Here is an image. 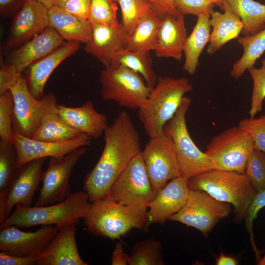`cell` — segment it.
<instances>
[{"instance_id":"484cf974","label":"cell","mask_w":265,"mask_h":265,"mask_svg":"<svg viewBox=\"0 0 265 265\" xmlns=\"http://www.w3.org/2000/svg\"><path fill=\"white\" fill-rule=\"evenodd\" d=\"M210 22L212 31L207 52L211 55L219 50L226 43L238 38L243 28L240 18L227 9L222 13L212 12Z\"/></svg>"},{"instance_id":"b9f144b4","label":"cell","mask_w":265,"mask_h":265,"mask_svg":"<svg viewBox=\"0 0 265 265\" xmlns=\"http://www.w3.org/2000/svg\"><path fill=\"white\" fill-rule=\"evenodd\" d=\"M0 94L16 85L22 76V72L14 65L3 61L0 56Z\"/></svg>"},{"instance_id":"7bdbcfd3","label":"cell","mask_w":265,"mask_h":265,"mask_svg":"<svg viewBox=\"0 0 265 265\" xmlns=\"http://www.w3.org/2000/svg\"><path fill=\"white\" fill-rule=\"evenodd\" d=\"M265 207V189L258 192L250 203L244 217L245 225L247 231L250 234L251 244L254 249L257 248L253 234V221L259 211Z\"/></svg>"},{"instance_id":"2e32d148","label":"cell","mask_w":265,"mask_h":265,"mask_svg":"<svg viewBox=\"0 0 265 265\" xmlns=\"http://www.w3.org/2000/svg\"><path fill=\"white\" fill-rule=\"evenodd\" d=\"M0 229V251L24 256H39L58 230L54 225L43 226L34 232L23 231L15 226Z\"/></svg>"},{"instance_id":"83f0119b","label":"cell","mask_w":265,"mask_h":265,"mask_svg":"<svg viewBox=\"0 0 265 265\" xmlns=\"http://www.w3.org/2000/svg\"><path fill=\"white\" fill-rule=\"evenodd\" d=\"M229 9L240 19L243 36L255 34L265 26V5L254 0H224L223 10Z\"/></svg>"},{"instance_id":"5b68a950","label":"cell","mask_w":265,"mask_h":265,"mask_svg":"<svg viewBox=\"0 0 265 265\" xmlns=\"http://www.w3.org/2000/svg\"><path fill=\"white\" fill-rule=\"evenodd\" d=\"M188 187L189 190L205 191L217 200L232 205L238 223L244 218L257 193L244 173L217 169L190 177Z\"/></svg>"},{"instance_id":"f5cc1de1","label":"cell","mask_w":265,"mask_h":265,"mask_svg":"<svg viewBox=\"0 0 265 265\" xmlns=\"http://www.w3.org/2000/svg\"><path fill=\"white\" fill-rule=\"evenodd\" d=\"M223 10L224 0H212Z\"/></svg>"},{"instance_id":"277c9868","label":"cell","mask_w":265,"mask_h":265,"mask_svg":"<svg viewBox=\"0 0 265 265\" xmlns=\"http://www.w3.org/2000/svg\"><path fill=\"white\" fill-rule=\"evenodd\" d=\"M192 89V85L186 77L158 78L146 105L138 110V118L150 138L163 132L164 125L177 111L185 94Z\"/></svg>"},{"instance_id":"bcb514c9","label":"cell","mask_w":265,"mask_h":265,"mask_svg":"<svg viewBox=\"0 0 265 265\" xmlns=\"http://www.w3.org/2000/svg\"><path fill=\"white\" fill-rule=\"evenodd\" d=\"M156 13L161 18L171 16H181L176 9L175 0H148Z\"/></svg>"},{"instance_id":"52a82bcc","label":"cell","mask_w":265,"mask_h":265,"mask_svg":"<svg viewBox=\"0 0 265 265\" xmlns=\"http://www.w3.org/2000/svg\"><path fill=\"white\" fill-rule=\"evenodd\" d=\"M101 94L105 100H112L123 107L137 109L145 106L151 91L143 77L125 67L111 64L100 77Z\"/></svg>"},{"instance_id":"d4e9b609","label":"cell","mask_w":265,"mask_h":265,"mask_svg":"<svg viewBox=\"0 0 265 265\" xmlns=\"http://www.w3.org/2000/svg\"><path fill=\"white\" fill-rule=\"evenodd\" d=\"M49 26L64 40L86 43L92 36V25L88 19L73 15L53 5L48 8Z\"/></svg>"},{"instance_id":"11a10c76","label":"cell","mask_w":265,"mask_h":265,"mask_svg":"<svg viewBox=\"0 0 265 265\" xmlns=\"http://www.w3.org/2000/svg\"><path fill=\"white\" fill-rule=\"evenodd\" d=\"M114 0V1H115V2H117V1H118V0Z\"/></svg>"},{"instance_id":"ab89813d","label":"cell","mask_w":265,"mask_h":265,"mask_svg":"<svg viewBox=\"0 0 265 265\" xmlns=\"http://www.w3.org/2000/svg\"><path fill=\"white\" fill-rule=\"evenodd\" d=\"M238 126L251 135L254 149L265 153V114L256 118L250 117L241 120Z\"/></svg>"},{"instance_id":"f1b7e54d","label":"cell","mask_w":265,"mask_h":265,"mask_svg":"<svg viewBox=\"0 0 265 265\" xmlns=\"http://www.w3.org/2000/svg\"><path fill=\"white\" fill-rule=\"evenodd\" d=\"M161 21L155 11L145 17L128 35L126 50L133 53L154 51Z\"/></svg>"},{"instance_id":"f907efd6","label":"cell","mask_w":265,"mask_h":265,"mask_svg":"<svg viewBox=\"0 0 265 265\" xmlns=\"http://www.w3.org/2000/svg\"><path fill=\"white\" fill-rule=\"evenodd\" d=\"M43 3L48 8L54 5L56 0H35Z\"/></svg>"},{"instance_id":"d6a6232c","label":"cell","mask_w":265,"mask_h":265,"mask_svg":"<svg viewBox=\"0 0 265 265\" xmlns=\"http://www.w3.org/2000/svg\"><path fill=\"white\" fill-rule=\"evenodd\" d=\"M17 154L12 143L0 140V216L3 214L6 196L18 170Z\"/></svg>"},{"instance_id":"db71d44e","label":"cell","mask_w":265,"mask_h":265,"mask_svg":"<svg viewBox=\"0 0 265 265\" xmlns=\"http://www.w3.org/2000/svg\"><path fill=\"white\" fill-rule=\"evenodd\" d=\"M257 263V264L259 265H265V254L264 257L261 258Z\"/></svg>"},{"instance_id":"4316f807","label":"cell","mask_w":265,"mask_h":265,"mask_svg":"<svg viewBox=\"0 0 265 265\" xmlns=\"http://www.w3.org/2000/svg\"><path fill=\"white\" fill-rule=\"evenodd\" d=\"M211 14L197 16V22L190 34L187 36L184 49L185 57L183 70L189 75L194 74L199 65V58L203 49L209 42L211 33Z\"/></svg>"},{"instance_id":"d590c367","label":"cell","mask_w":265,"mask_h":265,"mask_svg":"<svg viewBox=\"0 0 265 265\" xmlns=\"http://www.w3.org/2000/svg\"><path fill=\"white\" fill-rule=\"evenodd\" d=\"M244 174L257 192L265 189V153L254 149L248 158Z\"/></svg>"},{"instance_id":"7dc6e473","label":"cell","mask_w":265,"mask_h":265,"mask_svg":"<svg viewBox=\"0 0 265 265\" xmlns=\"http://www.w3.org/2000/svg\"><path fill=\"white\" fill-rule=\"evenodd\" d=\"M26 0H0V13L5 17L13 15L21 9Z\"/></svg>"},{"instance_id":"d6986e66","label":"cell","mask_w":265,"mask_h":265,"mask_svg":"<svg viewBox=\"0 0 265 265\" xmlns=\"http://www.w3.org/2000/svg\"><path fill=\"white\" fill-rule=\"evenodd\" d=\"M91 23L92 36L85 43L84 51L98 59L105 67L108 66L117 53L126 50L128 34L121 23L114 25Z\"/></svg>"},{"instance_id":"30bf717a","label":"cell","mask_w":265,"mask_h":265,"mask_svg":"<svg viewBox=\"0 0 265 265\" xmlns=\"http://www.w3.org/2000/svg\"><path fill=\"white\" fill-rule=\"evenodd\" d=\"M232 211L231 204L217 200L205 191L191 189L183 207L168 220L193 227L207 237Z\"/></svg>"},{"instance_id":"e0dca14e","label":"cell","mask_w":265,"mask_h":265,"mask_svg":"<svg viewBox=\"0 0 265 265\" xmlns=\"http://www.w3.org/2000/svg\"><path fill=\"white\" fill-rule=\"evenodd\" d=\"M49 26L48 8L35 0H26L14 16L4 50H11Z\"/></svg>"},{"instance_id":"ee69618b","label":"cell","mask_w":265,"mask_h":265,"mask_svg":"<svg viewBox=\"0 0 265 265\" xmlns=\"http://www.w3.org/2000/svg\"><path fill=\"white\" fill-rule=\"evenodd\" d=\"M91 2V0H67L62 8L73 15L88 19Z\"/></svg>"},{"instance_id":"8fae6325","label":"cell","mask_w":265,"mask_h":265,"mask_svg":"<svg viewBox=\"0 0 265 265\" xmlns=\"http://www.w3.org/2000/svg\"><path fill=\"white\" fill-rule=\"evenodd\" d=\"M156 195L141 152L131 160L115 180L107 196L124 205L147 207Z\"/></svg>"},{"instance_id":"cb8c5ba5","label":"cell","mask_w":265,"mask_h":265,"mask_svg":"<svg viewBox=\"0 0 265 265\" xmlns=\"http://www.w3.org/2000/svg\"><path fill=\"white\" fill-rule=\"evenodd\" d=\"M187 38L184 17L166 16L162 19L154 50L159 58L171 57L179 61Z\"/></svg>"},{"instance_id":"8d00e7d4","label":"cell","mask_w":265,"mask_h":265,"mask_svg":"<svg viewBox=\"0 0 265 265\" xmlns=\"http://www.w3.org/2000/svg\"><path fill=\"white\" fill-rule=\"evenodd\" d=\"M247 71L253 82L248 114L250 117H254L262 110L265 99V58L262 60V66L260 68L253 67Z\"/></svg>"},{"instance_id":"603a6c76","label":"cell","mask_w":265,"mask_h":265,"mask_svg":"<svg viewBox=\"0 0 265 265\" xmlns=\"http://www.w3.org/2000/svg\"><path fill=\"white\" fill-rule=\"evenodd\" d=\"M57 108L58 114L66 124L92 138L101 136L108 125L106 115L98 112L91 101L79 107L57 105Z\"/></svg>"},{"instance_id":"f546056e","label":"cell","mask_w":265,"mask_h":265,"mask_svg":"<svg viewBox=\"0 0 265 265\" xmlns=\"http://www.w3.org/2000/svg\"><path fill=\"white\" fill-rule=\"evenodd\" d=\"M238 41L242 47L243 53L233 64L230 72L235 79L240 78L246 70L254 67L265 52V26L254 35L238 37Z\"/></svg>"},{"instance_id":"f6af8a7d","label":"cell","mask_w":265,"mask_h":265,"mask_svg":"<svg viewBox=\"0 0 265 265\" xmlns=\"http://www.w3.org/2000/svg\"><path fill=\"white\" fill-rule=\"evenodd\" d=\"M38 256H18L0 252V265H31L37 264Z\"/></svg>"},{"instance_id":"8992f818","label":"cell","mask_w":265,"mask_h":265,"mask_svg":"<svg viewBox=\"0 0 265 265\" xmlns=\"http://www.w3.org/2000/svg\"><path fill=\"white\" fill-rule=\"evenodd\" d=\"M191 100L184 97L177 111L164 125L163 132L172 139L181 176L188 178L214 169L209 158L192 140L188 131L186 116Z\"/></svg>"},{"instance_id":"7a4b0ae2","label":"cell","mask_w":265,"mask_h":265,"mask_svg":"<svg viewBox=\"0 0 265 265\" xmlns=\"http://www.w3.org/2000/svg\"><path fill=\"white\" fill-rule=\"evenodd\" d=\"M84 191L71 193L63 201L42 206L25 207L17 204L13 212L0 225L26 228L42 225H54L58 230L77 223L89 211L91 204Z\"/></svg>"},{"instance_id":"836d02e7","label":"cell","mask_w":265,"mask_h":265,"mask_svg":"<svg viewBox=\"0 0 265 265\" xmlns=\"http://www.w3.org/2000/svg\"><path fill=\"white\" fill-rule=\"evenodd\" d=\"M162 247L154 238L144 239L134 243L129 256V265H163Z\"/></svg>"},{"instance_id":"f35d334b","label":"cell","mask_w":265,"mask_h":265,"mask_svg":"<svg viewBox=\"0 0 265 265\" xmlns=\"http://www.w3.org/2000/svg\"><path fill=\"white\" fill-rule=\"evenodd\" d=\"M118 7L113 0H91L88 20L91 23L114 25L117 20Z\"/></svg>"},{"instance_id":"3957f363","label":"cell","mask_w":265,"mask_h":265,"mask_svg":"<svg viewBox=\"0 0 265 265\" xmlns=\"http://www.w3.org/2000/svg\"><path fill=\"white\" fill-rule=\"evenodd\" d=\"M147 209L124 205L106 196L92 202L82 219L91 234L115 240L132 229H145Z\"/></svg>"},{"instance_id":"60d3db41","label":"cell","mask_w":265,"mask_h":265,"mask_svg":"<svg viewBox=\"0 0 265 265\" xmlns=\"http://www.w3.org/2000/svg\"><path fill=\"white\" fill-rule=\"evenodd\" d=\"M176 9L184 16H199L202 14H211L216 3L212 0H175Z\"/></svg>"},{"instance_id":"74e56055","label":"cell","mask_w":265,"mask_h":265,"mask_svg":"<svg viewBox=\"0 0 265 265\" xmlns=\"http://www.w3.org/2000/svg\"><path fill=\"white\" fill-rule=\"evenodd\" d=\"M13 99L10 90L0 94V140L13 143Z\"/></svg>"},{"instance_id":"1f68e13d","label":"cell","mask_w":265,"mask_h":265,"mask_svg":"<svg viewBox=\"0 0 265 265\" xmlns=\"http://www.w3.org/2000/svg\"><path fill=\"white\" fill-rule=\"evenodd\" d=\"M149 53H133L125 50L114 56L111 64L121 65L138 73L152 89L156 84L158 77L153 68Z\"/></svg>"},{"instance_id":"ffe728a7","label":"cell","mask_w":265,"mask_h":265,"mask_svg":"<svg viewBox=\"0 0 265 265\" xmlns=\"http://www.w3.org/2000/svg\"><path fill=\"white\" fill-rule=\"evenodd\" d=\"M77 223L61 228L38 256V265H87L81 258L76 240Z\"/></svg>"},{"instance_id":"7c38bea8","label":"cell","mask_w":265,"mask_h":265,"mask_svg":"<svg viewBox=\"0 0 265 265\" xmlns=\"http://www.w3.org/2000/svg\"><path fill=\"white\" fill-rule=\"evenodd\" d=\"M141 156L156 194L169 181L181 176L173 142L164 132L150 138Z\"/></svg>"},{"instance_id":"ac0fdd59","label":"cell","mask_w":265,"mask_h":265,"mask_svg":"<svg viewBox=\"0 0 265 265\" xmlns=\"http://www.w3.org/2000/svg\"><path fill=\"white\" fill-rule=\"evenodd\" d=\"M188 179L183 176L177 177L158 192L148 205L145 229L153 224H163L183 207L189 191Z\"/></svg>"},{"instance_id":"4dcf8cb0","label":"cell","mask_w":265,"mask_h":265,"mask_svg":"<svg viewBox=\"0 0 265 265\" xmlns=\"http://www.w3.org/2000/svg\"><path fill=\"white\" fill-rule=\"evenodd\" d=\"M81 134L66 124L56 111L44 117L31 138L46 141H64L76 138Z\"/></svg>"},{"instance_id":"e575fe53","label":"cell","mask_w":265,"mask_h":265,"mask_svg":"<svg viewBox=\"0 0 265 265\" xmlns=\"http://www.w3.org/2000/svg\"><path fill=\"white\" fill-rule=\"evenodd\" d=\"M117 2L121 11V24L128 35L141 20L155 11L148 0H118Z\"/></svg>"},{"instance_id":"5bb4252c","label":"cell","mask_w":265,"mask_h":265,"mask_svg":"<svg viewBox=\"0 0 265 265\" xmlns=\"http://www.w3.org/2000/svg\"><path fill=\"white\" fill-rule=\"evenodd\" d=\"M92 139L82 133L69 140L51 142L36 140L14 132L13 144L17 154L16 166L19 168L38 159L63 156L78 148L90 145Z\"/></svg>"},{"instance_id":"816d5d0a","label":"cell","mask_w":265,"mask_h":265,"mask_svg":"<svg viewBox=\"0 0 265 265\" xmlns=\"http://www.w3.org/2000/svg\"><path fill=\"white\" fill-rule=\"evenodd\" d=\"M67 0H56L54 5L62 8Z\"/></svg>"},{"instance_id":"ba28073f","label":"cell","mask_w":265,"mask_h":265,"mask_svg":"<svg viewBox=\"0 0 265 265\" xmlns=\"http://www.w3.org/2000/svg\"><path fill=\"white\" fill-rule=\"evenodd\" d=\"M254 149L250 134L238 126L212 137L204 152L211 159L214 169L244 174L247 161Z\"/></svg>"},{"instance_id":"c3c4849f","label":"cell","mask_w":265,"mask_h":265,"mask_svg":"<svg viewBox=\"0 0 265 265\" xmlns=\"http://www.w3.org/2000/svg\"><path fill=\"white\" fill-rule=\"evenodd\" d=\"M129 260V256L124 251L122 243L117 242L111 255V265H127Z\"/></svg>"},{"instance_id":"681fc988","label":"cell","mask_w":265,"mask_h":265,"mask_svg":"<svg viewBox=\"0 0 265 265\" xmlns=\"http://www.w3.org/2000/svg\"><path fill=\"white\" fill-rule=\"evenodd\" d=\"M217 265H236L237 262L232 257L222 254L216 260Z\"/></svg>"},{"instance_id":"4fadbf2b","label":"cell","mask_w":265,"mask_h":265,"mask_svg":"<svg viewBox=\"0 0 265 265\" xmlns=\"http://www.w3.org/2000/svg\"><path fill=\"white\" fill-rule=\"evenodd\" d=\"M85 152L84 147H81L63 156L50 158L43 173L42 187L34 206L59 203L68 197L71 193L69 180L71 173Z\"/></svg>"},{"instance_id":"9a60e30c","label":"cell","mask_w":265,"mask_h":265,"mask_svg":"<svg viewBox=\"0 0 265 265\" xmlns=\"http://www.w3.org/2000/svg\"><path fill=\"white\" fill-rule=\"evenodd\" d=\"M47 159L31 160L18 169L6 196L3 212L0 216V225L17 204L31 207L34 193L42 180L43 165Z\"/></svg>"},{"instance_id":"7402d4cb","label":"cell","mask_w":265,"mask_h":265,"mask_svg":"<svg viewBox=\"0 0 265 265\" xmlns=\"http://www.w3.org/2000/svg\"><path fill=\"white\" fill-rule=\"evenodd\" d=\"M66 42L56 31L49 26L19 48L11 52L10 63L23 72L34 62L47 56Z\"/></svg>"},{"instance_id":"9c48e42d","label":"cell","mask_w":265,"mask_h":265,"mask_svg":"<svg viewBox=\"0 0 265 265\" xmlns=\"http://www.w3.org/2000/svg\"><path fill=\"white\" fill-rule=\"evenodd\" d=\"M9 90L13 99V132L31 138L44 117L57 111L56 97L50 92L40 99L35 98L29 90L27 79L22 76Z\"/></svg>"},{"instance_id":"6da1fadb","label":"cell","mask_w":265,"mask_h":265,"mask_svg":"<svg viewBox=\"0 0 265 265\" xmlns=\"http://www.w3.org/2000/svg\"><path fill=\"white\" fill-rule=\"evenodd\" d=\"M105 146L94 167L85 177L84 190L89 201L106 197L115 180L141 152L138 132L128 113L120 112L104 132Z\"/></svg>"},{"instance_id":"44dd1931","label":"cell","mask_w":265,"mask_h":265,"mask_svg":"<svg viewBox=\"0 0 265 265\" xmlns=\"http://www.w3.org/2000/svg\"><path fill=\"white\" fill-rule=\"evenodd\" d=\"M80 48V42L69 41L41 59L31 64L27 68V81L32 96L40 99L44 94L46 82L54 69L64 60L74 54Z\"/></svg>"}]
</instances>
